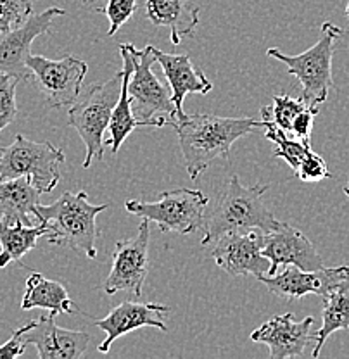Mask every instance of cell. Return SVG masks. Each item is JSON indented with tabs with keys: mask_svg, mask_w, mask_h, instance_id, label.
Returning <instances> with one entry per match:
<instances>
[{
	"mask_svg": "<svg viewBox=\"0 0 349 359\" xmlns=\"http://www.w3.org/2000/svg\"><path fill=\"white\" fill-rule=\"evenodd\" d=\"M20 78L13 74L0 73V132L11 125L18 116L16 87Z\"/></svg>",
	"mask_w": 349,
	"mask_h": 359,
	"instance_id": "cell-27",
	"label": "cell"
},
{
	"mask_svg": "<svg viewBox=\"0 0 349 359\" xmlns=\"http://www.w3.org/2000/svg\"><path fill=\"white\" fill-rule=\"evenodd\" d=\"M261 128H265V138L277 145L273 157L284 159L292 170H298L303 157L311 151V144H305L303 140H292L289 133L284 132L280 126H277L272 119H263Z\"/></svg>",
	"mask_w": 349,
	"mask_h": 359,
	"instance_id": "cell-25",
	"label": "cell"
},
{
	"mask_svg": "<svg viewBox=\"0 0 349 359\" xmlns=\"http://www.w3.org/2000/svg\"><path fill=\"white\" fill-rule=\"evenodd\" d=\"M261 128L253 118H223L216 114H185L176 119L173 130L192 180L204 173L216 159H230V149L239 138Z\"/></svg>",
	"mask_w": 349,
	"mask_h": 359,
	"instance_id": "cell-1",
	"label": "cell"
},
{
	"mask_svg": "<svg viewBox=\"0 0 349 359\" xmlns=\"http://www.w3.org/2000/svg\"><path fill=\"white\" fill-rule=\"evenodd\" d=\"M149 219H142L135 237L116 244L110 276L104 283V292L107 295L126 290L135 297H142L145 276L149 271Z\"/></svg>",
	"mask_w": 349,
	"mask_h": 359,
	"instance_id": "cell-10",
	"label": "cell"
},
{
	"mask_svg": "<svg viewBox=\"0 0 349 359\" xmlns=\"http://www.w3.org/2000/svg\"><path fill=\"white\" fill-rule=\"evenodd\" d=\"M26 66L32 71L37 88L42 92L45 102L52 109L73 106L81 95L88 66L74 55H65L59 61H54L44 55L29 54Z\"/></svg>",
	"mask_w": 349,
	"mask_h": 359,
	"instance_id": "cell-9",
	"label": "cell"
},
{
	"mask_svg": "<svg viewBox=\"0 0 349 359\" xmlns=\"http://www.w3.org/2000/svg\"><path fill=\"white\" fill-rule=\"evenodd\" d=\"M170 311V306L159 304V302H121L106 318L93 321L96 327L106 332V339H104V342H100L99 353L107 354L116 339L130 334L137 328L152 327L161 332H168L163 318Z\"/></svg>",
	"mask_w": 349,
	"mask_h": 359,
	"instance_id": "cell-16",
	"label": "cell"
},
{
	"mask_svg": "<svg viewBox=\"0 0 349 359\" xmlns=\"http://www.w3.org/2000/svg\"><path fill=\"white\" fill-rule=\"evenodd\" d=\"M270 185L256 183L246 187L240 183L237 175L228 180L227 190L223 192L215 211L204 222V237L201 244L208 245L230 231H242L258 228L265 233L280 226L279 219L266 208L263 196L268 192Z\"/></svg>",
	"mask_w": 349,
	"mask_h": 359,
	"instance_id": "cell-3",
	"label": "cell"
},
{
	"mask_svg": "<svg viewBox=\"0 0 349 359\" xmlns=\"http://www.w3.org/2000/svg\"><path fill=\"white\" fill-rule=\"evenodd\" d=\"M137 9V0H107V6L104 9H99L110 20L111 26L107 36H112L126 21L133 16Z\"/></svg>",
	"mask_w": 349,
	"mask_h": 359,
	"instance_id": "cell-29",
	"label": "cell"
},
{
	"mask_svg": "<svg viewBox=\"0 0 349 359\" xmlns=\"http://www.w3.org/2000/svg\"><path fill=\"white\" fill-rule=\"evenodd\" d=\"M84 2H88V0H84Z\"/></svg>",
	"mask_w": 349,
	"mask_h": 359,
	"instance_id": "cell-35",
	"label": "cell"
},
{
	"mask_svg": "<svg viewBox=\"0 0 349 359\" xmlns=\"http://www.w3.org/2000/svg\"><path fill=\"white\" fill-rule=\"evenodd\" d=\"M209 197L202 190L175 189L164 190L157 202L126 201L125 209L130 215L149 219L161 231L190 235L204 228V211Z\"/></svg>",
	"mask_w": 349,
	"mask_h": 359,
	"instance_id": "cell-8",
	"label": "cell"
},
{
	"mask_svg": "<svg viewBox=\"0 0 349 359\" xmlns=\"http://www.w3.org/2000/svg\"><path fill=\"white\" fill-rule=\"evenodd\" d=\"M37 320L29 321L28 325L25 327H20L18 330L13 332L11 339L7 340L6 344L0 346V359H14V358H20L25 354L26 347H28V342L25 340V334L29 330V328L35 325Z\"/></svg>",
	"mask_w": 349,
	"mask_h": 359,
	"instance_id": "cell-31",
	"label": "cell"
},
{
	"mask_svg": "<svg viewBox=\"0 0 349 359\" xmlns=\"http://www.w3.org/2000/svg\"><path fill=\"white\" fill-rule=\"evenodd\" d=\"M346 16H348V20H349V4H348V9H346Z\"/></svg>",
	"mask_w": 349,
	"mask_h": 359,
	"instance_id": "cell-34",
	"label": "cell"
},
{
	"mask_svg": "<svg viewBox=\"0 0 349 359\" xmlns=\"http://www.w3.org/2000/svg\"><path fill=\"white\" fill-rule=\"evenodd\" d=\"M306 104L303 99H294L291 95H273V106L263 107L261 116L263 119H272L277 126L284 130V132L291 133L292 123H294L296 116L301 111L306 109Z\"/></svg>",
	"mask_w": 349,
	"mask_h": 359,
	"instance_id": "cell-26",
	"label": "cell"
},
{
	"mask_svg": "<svg viewBox=\"0 0 349 359\" xmlns=\"http://www.w3.org/2000/svg\"><path fill=\"white\" fill-rule=\"evenodd\" d=\"M311 325H313L311 316L296 321L292 313L277 314L256 328L251 334V340L268 346L272 359L298 358L305 354L308 344L315 340Z\"/></svg>",
	"mask_w": 349,
	"mask_h": 359,
	"instance_id": "cell-15",
	"label": "cell"
},
{
	"mask_svg": "<svg viewBox=\"0 0 349 359\" xmlns=\"http://www.w3.org/2000/svg\"><path fill=\"white\" fill-rule=\"evenodd\" d=\"M349 278V266L339 268H320L315 271H306L298 266H284L282 273H277L273 276H261V282L266 289L277 297H282L285 301L292 302L305 297L308 294L327 295L334 287L343 283Z\"/></svg>",
	"mask_w": 349,
	"mask_h": 359,
	"instance_id": "cell-14",
	"label": "cell"
},
{
	"mask_svg": "<svg viewBox=\"0 0 349 359\" xmlns=\"http://www.w3.org/2000/svg\"><path fill=\"white\" fill-rule=\"evenodd\" d=\"M40 192L26 177L0 182V222L32 224Z\"/></svg>",
	"mask_w": 349,
	"mask_h": 359,
	"instance_id": "cell-20",
	"label": "cell"
},
{
	"mask_svg": "<svg viewBox=\"0 0 349 359\" xmlns=\"http://www.w3.org/2000/svg\"><path fill=\"white\" fill-rule=\"evenodd\" d=\"M35 308L48 309V313H52L54 316L65 313H74L73 301L67 295L65 285L55 282V280L45 278L40 273H32L28 276V280H26L25 297L21 301L22 311H28V309Z\"/></svg>",
	"mask_w": 349,
	"mask_h": 359,
	"instance_id": "cell-22",
	"label": "cell"
},
{
	"mask_svg": "<svg viewBox=\"0 0 349 359\" xmlns=\"http://www.w3.org/2000/svg\"><path fill=\"white\" fill-rule=\"evenodd\" d=\"M110 204L93 205L88 202L87 192H65L48 205L39 204L35 216L48 226L45 235L48 244H65L74 250H81L88 259H96V241L99 237L96 219Z\"/></svg>",
	"mask_w": 349,
	"mask_h": 359,
	"instance_id": "cell-2",
	"label": "cell"
},
{
	"mask_svg": "<svg viewBox=\"0 0 349 359\" xmlns=\"http://www.w3.org/2000/svg\"><path fill=\"white\" fill-rule=\"evenodd\" d=\"M32 14V0H0V33L18 28Z\"/></svg>",
	"mask_w": 349,
	"mask_h": 359,
	"instance_id": "cell-28",
	"label": "cell"
},
{
	"mask_svg": "<svg viewBox=\"0 0 349 359\" xmlns=\"http://www.w3.org/2000/svg\"><path fill=\"white\" fill-rule=\"evenodd\" d=\"M28 346H35L40 359H80L90 344V334L81 330H67L55 323L52 313L39 316L25 334Z\"/></svg>",
	"mask_w": 349,
	"mask_h": 359,
	"instance_id": "cell-17",
	"label": "cell"
},
{
	"mask_svg": "<svg viewBox=\"0 0 349 359\" xmlns=\"http://www.w3.org/2000/svg\"><path fill=\"white\" fill-rule=\"evenodd\" d=\"M121 69L106 83L90 85L85 95L78 97L77 102L67 112V123L74 128L87 147L84 168L87 170L92 159H104V133L110 130L111 116L121 92Z\"/></svg>",
	"mask_w": 349,
	"mask_h": 359,
	"instance_id": "cell-5",
	"label": "cell"
},
{
	"mask_svg": "<svg viewBox=\"0 0 349 359\" xmlns=\"http://www.w3.org/2000/svg\"><path fill=\"white\" fill-rule=\"evenodd\" d=\"M145 11L152 25L170 29L173 45L182 43L183 36L194 35L201 14V7L192 0H145Z\"/></svg>",
	"mask_w": 349,
	"mask_h": 359,
	"instance_id": "cell-19",
	"label": "cell"
},
{
	"mask_svg": "<svg viewBox=\"0 0 349 359\" xmlns=\"http://www.w3.org/2000/svg\"><path fill=\"white\" fill-rule=\"evenodd\" d=\"M263 256L270 259V269L266 276L279 273L280 266H298L306 271L324 268V259L317 252L313 244L298 228L285 222L279 228L265 233V245L261 249Z\"/></svg>",
	"mask_w": 349,
	"mask_h": 359,
	"instance_id": "cell-13",
	"label": "cell"
},
{
	"mask_svg": "<svg viewBox=\"0 0 349 359\" xmlns=\"http://www.w3.org/2000/svg\"><path fill=\"white\" fill-rule=\"evenodd\" d=\"M317 114V107H306L305 111L299 112V114L296 116L294 123H292L291 133L294 135L298 140H303L305 144H311V128H313V121Z\"/></svg>",
	"mask_w": 349,
	"mask_h": 359,
	"instance_id": "cell-32",
	"label": "cell"
},
{
	"mask_svg": "<svg viewBox=\"0 0 349 359\" xmlns=\"http://www.w3.org/2000/svg\"><path fill=\"white\" fill-rule=\"evenodd\" d=\"M344 194H346V196L349 197V185H348V187H344Z\"/></svg>",
	"mask_w": 349,
	"mask_h": 359,
	"instance_id": "cell-33",
	"label": "cell"
},
{
	"mask_svg": "<svg viewBox=\"0 0 349 359\" xmlns=\"http://www.w3.org/2000/svg\"><path fill=\"white\" fill-rule=\"evenodd\" d=\"M133 57V73L129 81V93L131 100V112L138 126H156L163 128L175 125L178 119L176 107L171 97V88L164 87L159 78L152 73L156 57L152 54V45L144 50H138L133 43H126Z\"/></svg>",
	"mask_w": 349,
	"mask_h": 359,
	"instance_id": "cell-6",
	"label": "cell"
},
{
	"mask_svg": "<svg viewBox=\"0 0 349 359\" xmlns=\"http://www.w3.org/2000/svg\"><path fill=\"white\" fill-rule=\"evenodd\" d=\"M0 152V182L26 177L40 194H48L58 187L66 157L51 142H33L20 133Z\"/></svg>",
	"mask_w": 349,
	"mask_h": 359,
	"instance_id": "cell-7",
	"label": "cell"
},
{
	"mask_svg": "<svg viewBox=\"0 0 349 359\" xmlns=\"http://www.w3.org/2000/svg\"><path fill=\"white\" fill-rule=\"evenodd\" d=\"M66 14L61 7H51L44 13L32 14L22 25L11 32L0 33V73L13 74L20 80H32L26 59L32 54V43L37 36L51 29L54 18Z\"/></svg>",
	"mask_w": 349,
	"mask_h": 359,
	"instance_id": "cell-12",
	"label": "cell"
},
{
	"mask_svg": "<svg viewBox=\"0 0 349 359\" xmlns=\"http://www.w3.org/2000/svg\"><path fill=\"white\" fill-rule=\"evenodd\" d=\"M343 36V29L334 22H324L318 42L299 55H285L282 50L272 47L266 54L287 66V73L299 80L303 87V97L308 107L320 109L327 100L329 90L332 88V57L337 40Z\"/></svg>",
	"mask_w": 349,
	"mask_h": 359,
	"instance_id": "cell-4",
	"label": "cell"
},
{
	"mask_svg": "<svg viewBox=\"0 0 349 359\" xmlns=\"http://www.w3.org/2000/svg\"><path fill=\"white\" fill-rule=\"evenodd\" d=\"M48 233V226L40 223L39 226L21 222H0V268L9 263H21L22 256L37 247V241Z\"/></svg>",
	"mask_w": 349,
	"mask_h": 359,
	"instance_id": "cell-24",
	"label": "cell"
},
{
	"mask_svg": "<svg viewBox=\"0 0 349 359\" xmlns=\"http://www.w3.org/2000/svg\"><path fill=\"white\" fill-rule=\"evenodd\" d=\"M294 173L301 182H320V180L332 177L324 157L315 154L313 151H310L303 157L301 164Z\"/></svg>",
	"mask_w": 349,
	"mask_h": 359,
	"instance_id": "cell-30",
	"label": "cell"
},
{
	"mask_svg": "<svg viewBox=\"0 0 349 359\" xmlns=\"http://www.w3.org/2000/svg\"><path fill=\"white\" fill-rule=\"evenodd\" d=\"M119 52H121V59H123L121 92H119V99L118 102H116L114 111H112V116H111V123H110L111 138H107L106 140V145H111L112 154L114 156L118 154L123 142L129 138V135L133 132L135 128H138L137 119H135L133 112H131V100L129 93V81H130L131 73H133V57H131L126 43L119 45Z\"/></svg>",
	"mask_w": 349,
	"mask_h": 359,
	"instance_id": "cell-21",
	"label": "cell"
},
{
	"mask_svg": "<svg viewBox=\"0 0 349 359\" xmlns=\"http://www.w3.org/2000/svg\"><path fill=\"white\" fill-rule=\"evenodd\" d=\"M265 231L258 228L230 231L216 241L211 256L221 269L232 276L253 275L258 280L268 275L270 259L263 256Z\"/></svg>",
	"mask_w": 349,
	"mask_h": 359,
	"instance_id": "cell-11",
	"label": "cell"
},
{
	"mask_svg": "<svg viewBox=\"0 0 349 359\" xmlns=\"http://www.w3.org/2000/svg\"><path fill=\"white\" fill-rule=\"evenodd\" d=\"M322 327L315 332V347L311 356H320L325 342L334 332L349 328V278L337 287H334L327 295L322 297Z\"/></svg>",
	"mask_w": 349,
	"mask_h": 359,
	"instance_id": "cell-23",
	"label": "cell"
},
{
	"mask_svg": "<svg viewBox=\"0 0 349 359\" xmlns=\"http://www.w3.org/2000/svg\"><path fill=\"white\" fill-rule=\"evenodd\" d=\"M152 54L156 62L163 67V73L166 76L171 88V97L176 107L178 119L185 118L187 112L183 111V100L189 93H201L206 95L213 90V83L206 78L204 73L194 66L189 54H166V52L157 50L152 47Z\"/></svg>",
	"mask_w": 349,
	"mask_h": 359,
	"instance_id": "cell-18",
	"label": "cell"
}]
</instances>
